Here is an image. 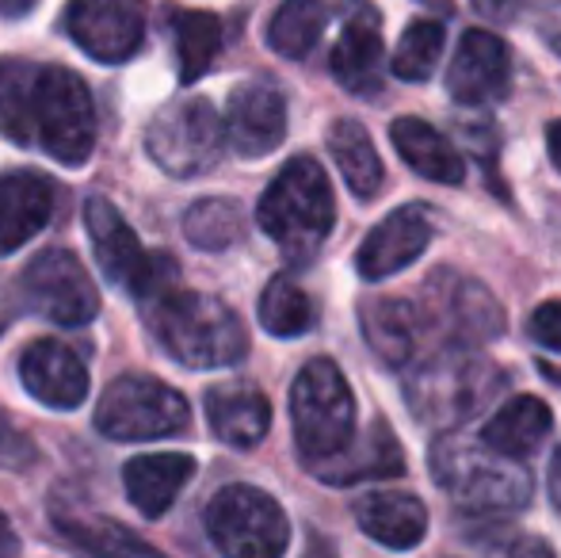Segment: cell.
Returning a JSON list of instances; mask_svg holds the SVG:
<instances>
[{
  "instance_id": "obj_1",
  "label": "cell",
  "mask_w": 561,
  "mask_h": 558,
  "mask_svg": "<svg viewBox=\"0 0 561 558\" xmlns=\"http://www.w3.org/2000/svg\"><path fill=\"white\" fill-rule=\"evenodd\" d=\"M0 130L54 161L81 169L96 149V107L89 84L66 66L0 58Z\"/></svg>"
},
{
  "instance_id": "obj_2",
  "label": "cell",
  "mask_w": 561,
  "mask_h": 558,
  "mask_svg": "<svg viewBox=\"0 0 561 558\" xmlns=\"http://www.w3.org/2000/svg\"><path fill=\"white\" fill-rule=\"evenodd\" d=\"M508 375L481 356L473 344L447 341L421 364H413L405 379V402L409 413L432 432H450L458 424L473 421L504 395Z\"/></svg>"
},
{
  "instance_id": "obj_3",
  "label": "cell",
  "mask_w": 561,
  "mask_h": 558,
  "mask_svg": "<svg viewBox=\"0 0 561 558\" xmlns=\"http://www.w3.org/2000/svg\"><path fill=\"white\" fill-rule=\"evenodd\" d=\"M432 478L466 513H519L531 501V470L524 459L489 447L485 440L444 436L432 447Z\"/></svg>"
},
{
  "instance_id": "obj_4",
  "label": "cell",
  "mask_w": 561,
  "mask_h": 558,
  "mask_svg": "<svg viewBox=\"0 0 561 558\" xmlns=\"http://www.w3.org/2000/svg\"><path fill=\"white\" fill-rule=\"evenodd\" d=\"M256 223L287 261H313L336 223V200L325 169L313 157H295L283 164L260 200Z\"/></svg>"
},
{
  "instance_id": "obj_5",
  "label": "cell",
  "mask_w": 561,
  "mask_h": 558,
  "mask_svg": "<svg viewBox=\"0 0 561 558\" xmlns=\"http://www.w3.org/2000/svg\"><path fill=\"white\" fill-rule=\"evenodd\" d=\"M149 329L161 349L184 367H229L249 352V333L233 306L203 291L161 295L149 314Z\"/></svg>"
},
{
  "instance_id": "obj_6",
  "label": "cell",
  "mask_w": 561,
  "mask_h": 558,
  "mask_svg": "<svg viewBox=\"0 0 561 558\" xmlns=\"http://www.w3.org/2000/svg\"><path fill=\"white\" fill-rule=\"evenodd\" d=\"M295 444L310 467L333 459L355 440V398L333 360H310L290 387Z\"/></svg>"
},
{
  "instance_id": "obj_7",
  "label": "cell",
  "mask_w": 561,
  "mask_h": 558,
  "mask_svg": "<svg viewBox=\"0 0 561 558\" xmlns=\"http://www.w3.org/2000/svg\"><path fill=\"white\" fill-rule=\"evenodd\" d=\"M207 536L222 555L233 558H275L287 551V513L256 486H226L207 505Z\"/></svg>"
},
{
  "instance_id": "obj_8",
  "label": "cell",
  "mask_w": 561,
  "mask_h": 558,
  "mask_svg": "<svg viewBox=\"0 0 561 558\" xmlns=\"http://www.w3.org/2000/svg\"><path fill=\"white\" fill-rule=\"evenodd\" d=\"M226 127L207 100H176L161 107L146 130V149L169 176H203L226 149Z\"/></svg>"
},
{
  "instance_id": "obj_9",
  "label": "cell",
  "mask_w": 561,
  "mask_h": 558,
  "mask_svg": "<svg viewBox=\"0 0 561 558\" xmlns=\"http://www.w3.org/2000/svg\"><path fill=\"white\" fill-rule=\"evenodd\" d=\"M187 402L169 383L149 375H123L104 390L96 406V429L107 440L138 444V440H161L187 429Z\"/></svg>"
},
{
  "instance_id": "obj_10",
  "label": "cell",
  "mask_w": 561,
  "mask_h": 558,
  "mask_svg": "<svg viewBox=\"0 0 561 558\" xmlns=\"http://www.w3.org/2000/svg\"><path fill=\"white\" fill-rule=\"evenodd\" d=\"M84 230H89L104 276L112 283H123L134 298L164 295L169 283L176 280V264L169 257H149L141 249L138 234L126 226V218L118 215L115 203H107L104 195H92L84 203Z\"/></svg>"
},
{
  "instance_id": "obj_11",
  "label": "cell",
  "mask_w": 561,
  "mask_h": 558,
  "mask_svg": "<svg viewBox=\"0 0 561 558\" xmlns=\"http://www.w3.org/2000/svg\"><path fill=\"white\" fill-rule=\"evenodd\" d=\"M421 318L424 329H436L444 341L481 344L496 341L504 333V310L485 283L462 276L455 269H439L421 287Z\"/></svg>"
},
{
  "instance_id": "obj_12",
  "label": "cell",
  "mask_w": 561,
  "mask_h": 558,
  "mask_svg": "<svg viewBox=\"0 0 561 558\" xmlns=\"http://www.w3.org/2000/svg\"><path fill=\"white\" fill-rule=\"evenodd\" d=\"M23 298L58 326H89L100 314V291L69 249H46L23 269Z\"/></svg>"
},
{
  "instance_id": "obj_13",
  "label": "cell",
  "mask_w": 561,
  "mask_h": 558,
  "mask_svg": "<svg viewBox=\"0 0 561 558\" xmlns=\"http://www.w3.org/2000/svg\"><path fill=\"white\" fill-rule=\"evenodd\" d=\"M66 31L92 61L118 66L146 43V4L141 0H69Z\"/></svg>"
},
{
  "instance_id": "obj_14",
  "label": "cell",
  "mask_w": 561,
  "mask_h": 558,
  "mask_svg": "<svg viewBox=\"0 0 561 558\" xmlns=\"http://www.w3.org/2000/svg\"><path fill=\"white\" fill-rule=\"evenodd\" d=\"M512 89V54L489 31H466L447 69V92L466 107L496 104Z\"/></svg>"
},
{
  "instance_id": "obj_15",
  "label": "cell",
  "mask_w": 561,
  "mask_h": 558,
  "mask_svg": "<svg viewBox=\"0 0 561 558\" xmlns=\"http://www.w3.org/2000/svg\"><path fill=\"white\" fill-rule=\"evenodd\" d=\"M432 241V223L424 207H398L363 238L355 253V269L363 280L378 283L398 276L401 269L416 261Z\"/></svg>"
},
{
  "instance_id": "obj_16",
  "label": "cell",
  "mask_w": 561,
  "mask_h": 558,
  "mask_svg": "<svg viewBox=\"0 0 561 558\" xmlns=\"http://www.w3.org/2000/svg\"><path fill=\"white\" fill-rule=\"evenodd\" d=\"M382 20L367 0H352L333 46V77L355 96H375L382 92Z\"/></svg>"
},
{
  "instance_id": "obj_17",
  "label": "cell",
  "mask_w": 561,
  "mask_h": 558,
  "mask_svg": "<svg viewBox=\"0 0 561 558\" xmlns=\"http://www.w3.org/2000/svg\"><path fill=\"white\" fill-rule=\"evenodd\" d=\"M226 135L229 146L241 157H267L272 149L283 146L287 138V100L272 84H241L229 96L226 115Z\"/></svg>"
},
{
  "instance_id": "obj_18",
  "label": "cell",
  "mask_w": 561,
  "mask_h": 558,
  "mask_svg": "<svg viewBox=\"0 0 561 558\" xmlns=\"http://www.w3.org/2000/svg\"><path fill=\"white\" fill-rule=\"evenodd\" d=\"M20 383L50 410H77L89 398V372L61 341H35L20 356Z\"/></svg>"
},
{
  "instance_id": "obj_19",
  "label": "cell",
  "mask_w": 561,
  "mask_h": 558,
  "mask_svg": "<svg viewBox=\"0 0 561 558\" xmlns=\"http://www.w3.org/2000/svg\"><path fill=\"white\" fill-rule=\"evenodd\" d=\"M54 215V184L38 172L0 176V257L23 249Z\"/></svg>"
},
{
  "instance_id": "obj_20",
  "label": "cell",
  "mask_w": 561,
  "mask_h": 558,
  "mask_svg": "<svg viewBox=\"0 0 561 558\" xmlns=\"http://www.w3.org/2000/svg\"><path fill=\"white\" fill-rule=\"evenodd\" d=\"M195 475V459L192 455H176V452H157V455H138V459L126 463L123 470V486L130 505L141 516L157 521L176 505L180 490L192 482Z\"/></svg>"
},
{
  "instance_id": "obj_21",
  "label": "cell",
  "mask_w": 561,
  "mask_h": 558,
  "mask_svg": "<svg viewBox=\"0 0 561 558\" xmlns=\"http://www.w3.org/2000/svg\"><path fill=\"white\" fill-rule=\"evenodd\" d=\"M359 326L370 352L390 367H405L416 356V341L424 333L421 306H409L405 298H386V295L363 298Z\"/></svg>"
},
{
  "instance_id": "obj_22",
  "label": "cell",
  "mask_w": 561,
  "mask_h": 558,
  "mask_svg": "<svg viewBox=\"0 0 561 558\" xmlns=\"http://www.w3.org/2000/svg\"><path fill=\"white\" fill-rule=\"evenodd\" d=\"M355 521L375 544L390 551H413L428 536V509L413 493L382 490L355 501Z\"/></svg>"
},
{
  "instance_id": "obj_23",
  "label": "cell",
  "mask_w": 561,
  "mask_h": 558,
  "mask_svg": "<svg viewBox=\"0 0 561 558\" xmlns=\"http://www.w3.org/2000/svg\"><path fill=\"white\" fill-rule=\"evenodd\" d=\"M207 421L229 447H256L272 429V406L249 383H222L207 395Z\"/></svg>"
},
{
  "instance_id": "obj_24",
  "label": "cell",
  "mask_w": 561,
  "mask_h": 558,
  "mask_svg": "<svg viewBox=\"0 0 561 558\" xmlns=\"http://www.w3.org/2000/svg\"><path fill=\"white\" fill-rule=\"evenodd\" d=\"M318 478L333 486H352V482H367V478H393L405 470V455H401L398 440H393L390 424L375 421L367 429V436L352 440L333 459L310 467Z\"/></svg>"
},
{
  "instance_id": "obj_25",
  "label": "cell",
  "mask_w": 561,
  "mask_h": 558,
  "mask_svg": "<svg viewBox=\"0 0 561 558\" xmlns=\"http://www.w3.org/2000/svg\"><path fill=\"white\" fill-rule=\"evenodd\" d=\"M393 149L401 153V161L424 180H436V184H462L466 180V161L450 141L439 135L432 123L424 119H398L390 127Z\"/></svg>"
},
{
  "instance_id": "obj_26",
  "label": "cell",
  "mask_w": 561,
  "mask_h": 558,
  "mask_svg": "<svg viewBox=\"0 0 561 558\" xmlns=\"http://www.w3.org/2000/svg\"><path fill=\"white\" fill-rule=\"evenodd\" d=\"M550 429H554V418H550V406L542 398H512L504 402L493 418L481 429V440L496 452L512 455V459H527L535 455L542 444H547Z\"/></svg>"
},
{
  "instance_id": "obj_27",
  "label": "cell",
  "mask_w": 561,
  "mask_h": 558,
  "mask_svg": "<svg viewBox=\"0 0 561 558\" xmlns=\"http://www.w3.org/2000/svg\"><path fill=\"white\" fill-rule=\"evenodd\" d=\"M329 153H333L340 176L352 187L355 200H375L386 172H382V161H378L375 141L363 130V123H355V119L333 123V130H329Z\"/></svg>"
},
{
  "instance_id": "obj_28",
  "label": "cell",
  "mask_w": 561,
  "mask_h": 558,
  "mask_svg": "<svg viewBox=\"0 0 561 558\" xmlns=\"http://www.w3.org/2000/svg\"><path fill=\"white\" fill-rule=\"evenodd\" d=\"M329 8L325 0H283L275 8L272 23H267V46H272L279 58H306V54L318 46L321 31H325Z\"/></svg>"
},
{
  "instance_id": "obj_29",
  "label": "cell",
  "mask_w": 561,
  "mask_h": 558,
  "mask_svg": "<svg viewBox=\"0 0 561 558\" xmlns=\"http://www.w3.org/2000/svg\"><path fill=\"white\" fill-rule=\"evenodd\" d=\"M176 31V58H180V81L195 84L222 50V23L210 12H176L172 15Z\"/></svg>"
},
{
  "instance_id": "obj_30",
  "label": "cell",
  "mask_w": 561,
  "mask_h": 558,
  "mask_svg": "<svg viewBox=\"0 0 561 558\" xmlns=\"http://www.w3.org/2000/svg\"><path fill=\"white\" fill-rule=\"evenodd\" d=\"M244 234V215L233 200H199L184 215V238L203 253H222Z\"/></svg>"
},
{
  "instance_id": "obj_31",
  "label": "cell",
  "mask_w": 561,
  "mask_h": 558,
  "mask_svg": "<svg viewBox=\"0 0 561 558\" xmlns=\"http://www.w3.org/2000/svg\"><path fill=\"white\" fill-rule=\"evenodd\" d=\"M54 524H58L61 536L73 539V544L84 547V551H96V555H123V551L153 555V547H149L146 539L130 536L123 524H112V521H104V516L66 513V509H58V513H54Z\"/></svg>"
},
{
  "instance_id": "obj_32",
  "label": "cell",
  "mask_w": 561,
  "mask_h": 558,
  "mask_svg": "<svg viewBox=\"0 0 561 558\" xmlns=\"http://www.w3.org/2000/svg\"><path fill=\"white\" fill-rule=\"evenodd\" d=\"M260 326L272 337H302L313 326V303L290 276H275L260 295Z\"/></svg>"
},
{
  "instance_id": "obj_33",
  "label": "cell",
  "mask_w": 561,
  "mask_h": 558,
  "mask_svg": "<svg viewBox=\"0 0 561 558\" xmlns=\"http://www.w3.org/2000/svg\"><path fill=\"white\" fill-rule=\"evenodd\" d=\"M439 54H444V23L413 20L401 31V43L393 50V73L401 81H428L436 73Z\"/></svg>"
},
{
  "instance_id": "obj_34",
  "label": "cell",
  "mask_w": 561,
  "mask_h": 558,
  "mask_svg": "<svg viewBox=\"0 0 561 558\" xmlns=\"http://www.w3.org/2000/svg\"><path fill=\"white\" fill-rule=\"evenodd\" d=\"M527 333H531L535 344L550 352H561V298H550V303H539L527 321Z\"/></svg>"
},
{
  "instance_id": "obj_35",
  "label": "cell",
  "mask_w": 561,
  "mask_h": 558,
  "mask_svg": "<svg viewBox=\"0 0 561 558\" xmlns=\"http://www.w3.org/2000/svg\"><path fill=\"white\" fill-rule=\"evenodd\" d=\"M31 455H35L31 440L23 436V432H15L12 424L0 418V467H23Z\"/></svg>"
},
{
  "instance_id": "obj_36",
  "label": "cell",
  "mask_w": 561,
  "mask_h": 558,
  "mask_svg": "<svg viewBox=\"0 0 561 558\" xmlns=\"http://www.w3.org/2000/svg\"><path fill=\"white\" fill-rule=\"evenodd\" d=\"M20 551V539H15L12 524H8V516L0 513V555H15Z\"/></svg>"
},
{
  "instance_id": "obj_37",
  "label": "cell",
  "mask_w": 561,
  "mask_h": 558,
  "mask_svg": "<svg viewBox=\"0 0 561 558\" xmlns=\"http://www.w3.org/2000/svg\"><path fill=\"white\" fill-rule=\"evenodd\" d=\"M550 498H554V509L561 513V447L554 452V459H550Z\"/></svg>"
},
{
  "instance_id": "obj_38",
  "label": "cell",
  "mask_w": 561,
  "mask_h": 558,
  "mask_svg": "<svg viewBox=\"0 0 561 558\" xmlns=\"http://www.w3.org/2000/svg\"><path fill=\"white\" fill-rule=\"evenodd\" d=\"M547 149H550V161H554V169L561 172V119L550 123L547 130Z\"/></svg>"
},
{
  "instance_id": "obj_39",
  "label": "cell",
  "mask_w": 561,
  "mask_h": 558,
  "mask_svg": "<svg viewBox=\"0 0 561 558\" xmlns=\"http://www.w3.org/2000/svg\"><path fill=\"white\" fill-rule=\"evenodd\" d=\"M8 321H12V306H8V295L0 291V333L8 329Z\"/></svg>"
},
{
  "instance_id": "obj_40",
  "label": "cell",
  "mask_w": 561,
  "mask_h": 558,
  "mask_svg": "<svg viewBox=\"0 0 561 558\" xmlns=\"http://www.w3.org/2000/svg\"><path fill=\"white\" fill-rule=\"evenodd\" d=\"M542 375H547L550 383H558V387H561V367H547V364H542Z\"/></svg>"
},
{
  "instance_id": "obj_41",
  "label": "cell",
  "mask_w": 561,
  "mask_h": 558,
  "mask_svg": "<svg viewBox=\"0 0 561 558\" xmlns=\"http://www.w3.org/2000/svg\"><path fill=\"white\" fill-rule=\"evenodd\" d=\"M550 50H554L558 58H561V35H554V38H550Z\"/></svg>"
}]
</instances>
